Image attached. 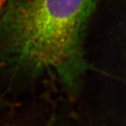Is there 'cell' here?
Instances as JSON below:
<instances>
[{
	"label": "cell",
	"instance_id": "cell-1",
	"mask_svg": "<svg viewBox=\"0 0 126 126\" xmlns=\"http://www.w3.org/2000/svg\"><path fill=\"white\" fill-rule=\"evenodd\" d=\"M100 0H6L0 15V99L53 86L77 97L91 69L84 51Z\"/></svg>",
	"mask_w": 126,
	"mask_h": 126
},
{
	"label": "cell",
	"instance_id": "cell-2",
	"mask_svg": "<svg viewBox=\"0 0 126 126\" xmlns=\"http://www.w3.org/2000/svg\"><path fill=\"white\" fill-rule=\"evenodd\" d=\"M6 1V0H0V15H1V11H2V9L4 8V6Z\"/></svg>",
	"mask_w": 126,
	"mask_h": 126
}]
</instances>
